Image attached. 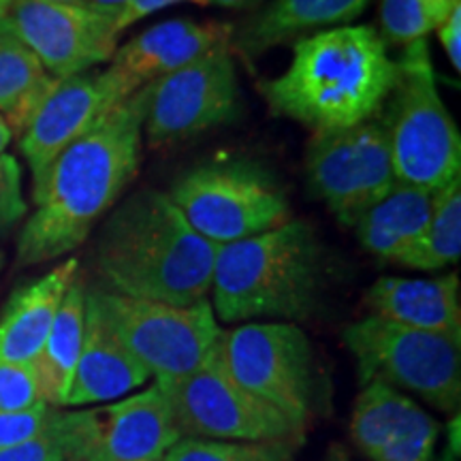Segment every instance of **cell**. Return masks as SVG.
<instances>
[{
    "label": "cell",
    "mask_w": 461,
    "mask_h": 461,
    "mask_svg": "<svg viewBox=\"0 0 461 461\" xmlns=\"http://www.w3.org/2000/svg\"><path fill=\"white\" fill-rule=\"evenodd\" d=\"M148 86L118 103L73 141L32 186L34 212L15 248L20 267L77 250L95 224L118 203L141 167Z\"/></svg>",
    "instance_id": "6da1fadb"
},
{
    "label": "cell",
    "mask_w": 461,
    "mask_h": 461,
    "mask_svg": "<svg viewBox=\"0 0 461 461\" xmlns=\"http://www.w3.org/2000/svg\"><path fill=\"white\" fill-rule=\"evenodd\" d=\"M218 246L194 230L163 190L115 205L95 246L101 288L132 299L193 305L212 291Z\"/></svg>",
    "instance_id": "7a4b0ae2"
},
{
    "label": "cell",
    "mask_w": 461,
    "mask_h": 461,
    "mask_svg": "<svg viewBox=\"0 0 461 461\" xmlns=\"http://www.w3.org/2000/svg\"><path fill=\"white\" fill-rule=\"evenodd\" d=\"M395 77L397 62L376 28L339 26L295 41L286 71L258 92L276 115L331 132L380 115Z\"/></svg>",
    "instance_id": "3957f363"
},
{
    "label": "cell",
    "mask_w": 461,
    "mask_h": 461,
    "mask_svg": "<svg viewBox=\"0 0 461 461\" xmlns=\"http://www.w3.org/2000/svg\"><path fill=\"white\" fill-rule=\"evenodd\" d=\"M327 285V258L308 221L218 246L214 314L224 322L308 321L319 310Z\"/></svg>",
    "instance_id": "277c9868"
},
{
    "label": "cell",
    "mask_w": 461,
    "mask_h": 461,
    "mask_svg": "<svg viewBox=\"0 0 461 461\" xmlns=\"http://www.w3.org/2000/svg\"><path fill=\"white\" fill-rule=\"evenodd\" d=\"M380 118L395 180L428 193L461 176V135L438 90L428 39L403 45Z\"/></svg>",
    "instance_id": "5b68a950"
},
{
    "label": "cell",
    "mask_w": 461,
    "mask_h": 461,
    "mask_svg": "<svg viewBox=\"0 0 461 461\" xmlns=\"http://www.w3.org/2000/svg\"><path fill=\"white\" fill-rule=\"evenodd\" d=\"M167 194L190 227L216 246L255 238L291 221V205L278 180L248 160L193 167Z\"/></svg>",
    "instance_id": "8992f818"
},
{
    "label": "cell",
    "mask_w": 461,
    "mask_h": 461,
    "mask_svg": "<svg viewBox=\"0 0 461 461\" xmlns=\"http://www.w3.org/2000/svg\"><path fill=\"white\" fill-rule=\"evenodd\" d=\"M221 359L230 376L299 429L319 411L321 372L314 346L295 322H244L221 336Z\"/></svg>",
    "instance_id": "52a82bcc"
},
{
    "label": "cell",
    "mask_w": 461,
    "mask_h": 461,
    "mask_svg": "<svg viewBox=\"0 0 461 461\" xmlns=\"http://www.w3.org/2000/svg\"><path fill=\"white\" fill-rule=\"evenodd\" d=\"M344 344L357 361L361 384L406 389L442 412L461 402V338L412 330L378 316L350 322Z\"/></svg>",
    "instance_id": "ba28073f"
},
{
    "label": "cell",
    "mask_w": 461,
    "mask_h": 461,
    "mask_svg": "<svg viewBox=\"0 0 461 461\" xmlns=\"http://www.w3.org/2000/svg\"><path fill=\"white\" fill-rule=\"evenodd\" d=\"M88 291L131 355L157 380L194 372L221 342L222 330L207 299L173 305L124 297L101 286Z\"/></svg>",
    "instance_id": "9c48e42d"
},
{
    "label": "cell",
    "mask_w": 461,
    "mask_h": 461,
    "mask_svg": "<svg viewBox=\"0 0 461 461\" xmlns=\"http://www.w3.org/2000/svg\"><path fill=\"white\" fill-rule=\"evenodd\" d=\"M221 346V342H218ZM182 438L235 442H302L303 429L230 376L221 350L194 372L157 380Z\"/></svg>",
    "instance_id": "30bf717a"
},
{
    "label": "cell",
    "mask_w": 461,
    "mask_h": 461,
    "mask_svg": "<svg viewBox=\"0 0 461 461\" xmlns=\"http://www.w3.org/2000/svg\"><path fill=\"white\" fill-rule=\"evenodd\" d=\"M305 176L327 210L353 229L357 218L397 182L378 115L353 129L314 132L305 149Z\"/></svg>",
    "instance_id": "8fae6325"
},
{
    "label": "cell",
    "mask_w": 461,
    "mask_h": 461,
    "mask_svg": "<svg viewBox=\"0 0 461 461\" xmlns=\"http://www.w3.org/2000/svg\"><path fill=\"white\" fill-rule=\"evenodd\" d=\"M240 82L230 45L148 84L143 141L149 148L190 140L229 122L238 112Z\"/></svg>",
    "instance_id": "7c38bea8"
},
{
    "label": "cell",
    "mask_w": 461,
    "mask_h": 461,
    "mask_svg": "<svg viewBox=\"0 0 461 461\" xmlns=\"http://www.w3.org/2000/svg\"><path fill=\"white\" fill-rule=\"evenodd\" d=\"M7 31L39 58L54 79L88 73L112 60L122 34L118 15L86 0H14Z\"/></svg>",
    "instance_id": "4fadbf2b"
},
{
    "label": "cell",
    "mask_w": 461,
    "mask_h": 461,
    "mask_svg": "<svg viewBox=\"0 0 461 461\" xmlns=\"http://www.w3.org/2000/svg\"><path fill=\"white\" fill-rule=\"evenodd\" d=\"M131 95L135 92L112 67L56 79L31 122L20 132V152L32 173V186L73 141Z\"/></svg>",
    "instance_id": "5bb4252c"
},
{
    "label": "cell",
    "mask_w": 461,
    "mask_h": 461,
    "mask_svg": "<svg viewBox=\"0 0 461 461\" xmlns=\"http://www.w3.org/2000/svg\"><path fill=\"white\" fill-rule=\"evenodd\" d=\"M233 31L235 26L227 22L173 17L118 45L109 67L137 92L165 75L180 71L212 50L230 45Z\"/></svg>",
    "instance_id": "9a60e30c"
},
{
    "label": "cell",
    "mask_w": 461,
    "mask_h": 461,
    "mask_svg": "<svg viewBox=\"0 0 461 461\" xmlns=\"http://www.w3.org/2000/svg\"><path fill=\"white\" fill-rule=\"evenodd\" d=\"M182 434L171 403L158 383L101 408V431L86 461H152L163 459Z\"/></svg>",
    "instance_id": "2e32d148"
},
{
    "label": "cell",
    "mask_w": 461,
    "mask_h": 461,
    "mask_svg": "<svg viewBox=\"0 0 461 461\" xmlns=\"http://www.w3.org/2000/svg\"><path fill=\"white\" fill-rule=\"evenodd\" d=\"M152 378L122 344L96 299L86 288L84 344L75 367L67 406H88L122 397Z\"/></svg>",
    "instance_id": "e0dca14e"
},
{
    "label": "cell",
    "mask_w": 461,
    "mask_h": 461,
    "mask_svg": "<svg viewBox=\"0 0 461 461\" xmlns=\"http://www.w3.org/2000/svg\"><path fill=\"white\" fill-rule=\"evenodd\" d=\"M370 3L372 0H272L235 28L230 51L252 60L314 32L350 26Z\"/></svg>",
    "instance_id": "ac0fdd59"
},
{
    "label": "cell",
    "mask_w": 461,
    "mask_h": 461,
    "mask_svg": "<svg viewBox=\"0 0 461 461\" xmlns=\"http://www.w3.org/2000/svg\"><path fill=\"white\" fill-rule=\"evenodd\" d=\"M366 303L372 316L383 321L461 338L459 276L455 272L440 278L383 276L370 286Z\"/></svg>",
    "instance_id": "d6986e66"
},
{
    "label": "cell",
    "mask_w": 461,
    "mask_h": 461,
    "mask_svg": "<svg viewBox=\"0 0 461 461\" xmlns=\"http://www.w3.org/2000/svg\"><path fill=\"white\" fill-rule=\"evenodd\" d=\"M77 274V258H67L41 278L17 288L0 316V361L34 363Z\"/></svg>",
    "instance_id": "ffe728a7"
},
{
    "label": "cell",
    "mask_w": 461,
    "mask_h": 461,
    "mask_svg": "<svg viewBox=\"0 0 461 461\" xmlns=\"http://www.w3.org/2000/svg\"><path fill=\"white\" fill-rule=\"evenodd\" d=\"M434 193L395 182V186L367 207L353 224L357 240L374 257L397 263L423 233L429 221Z\"/></svg>",
    "instance_id": "44dd1931"
},
{
    "label": "cell",
    "mask_w": 461,
    "mask_h": 461,
    "mask_svg": "<svg viewBox=\"0 0 461 461\" xmlns=\"http://www.w3.org/2000/svg\"><path fill=\"white\" fill-rule=\"evenodd\" d=\"M86 288L88 286H86L82 274H77V278L68 286L60 308H58L54 325H51L41 353L32 363L43 402L54 408L67 406L75 367H77L79 353H82Z\"/></svg>",
    "instance_id": "7402d4cb"
},
{
    "label": "cell",
    "mask_w": 461,
    "mask_h": 461,
    "mask_svg": "<svg viewBox=\"0 0 461 461\" xmlns=\"http://www.w3.org/2000/svg\"><path fill=\"white\" fill-rule=\"evenodd\" d=\"M429 419V414L419 408L411 397L389 387V384L372 383L363 384V391L357 397L353 417H350V438L355 447L370 457L378 448L408 434L420 423Z\"/></svg>",
    "instance_id": "603a6c76"
},
{
    "label": "cell",
    "mask_w": 461,
    "mask_h": 461,
    "mask_svg": "<svg viewBox=\"0 0 461 461\" xmlns=\"http://www.w3.org/2000/svg\"><path fill=\"white\" fill-rule=\"evenodd\" d=\"M56 79L39 58L11 34L0 37V115L14 132H22Z\"/></svg>",
    "instance_id": "cb8c5ba5"
},
{
    "label": "cell",
    "mask_w": 461,
    "mask_h": 461,
    "mask_svg": "<svg viewBox=\"0 0 461 461\" xmlns=\"http://www.w3.org/2000/svg\"><path fill=\"white\" fill-rule=\"evenodd\" d=\"M461 257V176L436 190L429 221L397 265L419 272H440Z\"/></svg>",
    "instance_id": "d4e9b609"
},
{
    "label": "cell",
    "mask_w": 461,
    "mask_h": 461,
    "mask_svg": "<svg viewBox=\"0 0 461 461\" xmlns=\"http://www.w3.org/2000/svg\"><path fill=\"white\" fill-rule=\"evenodd\" d=\"M101 431V411H58L41 434L0 448V461H86Z\"/></svg>",
    "instance_id": "484cf974"
},
{
    "label": "cell",
    "mask_w": 461,
    "mask_h": 461,
    "mask_svg": "<svg viewBox=\"0 0 461 461\" xmlns=\"http://www.w3.org/2000/svg\"><path fill=\"white\" fill-rule=\"evenodd\" d=\"M461 0H380V34L387 43L408 45L428 39Z\"/></svg>",
    "instance_id": "4316f807"
},
{
    "label": "cell",
    "mask_w": 461,
    "mask_h": 461,
    "mask_svg": "<svg viewBox=\"0 0 461 461\" xmlns=\"http://www.w3.org/2000/svg\"><path fill=\"white\" fill-rule=\"evenodd\" d=\"M297 442H235L180 438L165 461H291Z\"/></svg>",
    "instance_id": "83f0119b"
},
{
    "label": "cell",
    "mask_w": 461,
    "mask_h": 461,
    "mask_svg": "<svg viewBox=\"0 0 461 461\" xmlns=\"http://www.w3.org/2000/svg\"><path fill=\"white\" fill-rule=\"evenodd\" d=\"M41 402L32 363L0 361V411H26Z\"/></svg>",
    "instance_id": "f1b7e54d"
},
{
    "label": "cell",
    "mask_w": 461,
    "mask_h": 461,
    "mask_svg": "<svg viewBox=\"0 0 461 461\" xmlns=\"http://www.w3.org/2000/svg\"><path fill=\"white\" fill-rule=\"evenodd\" d=\"M28 214L22 167L11 154H0V238L11 233Z\"/></svg>",
    "instance_id": "f546056e"
},
{
    "label": "cell",
    "mask_w": 461,
    "mask_h": 461,
    "mask_svg": "<svg viewBox=\"0 0 461 461\" xmlns=\"http://www.w3.org/2000/svg\"><path fill=\"white\" fill-rule=\"evenodd\" d=\"M58 408L50 403H37L26 411H0V448L26 442L41 434L51 425Z\"/></svg>",
    "instance_id": "4dcf8cb0"
},
{
    "label": "cell",
    "mask_w": 461,
    "mask_h": 461,
    "mask_svg": "<svg viewBox=\"0 0 461 461\" xmlns=\"http://www.w3.org/2000/svg\"><path fill=\"white\" fill-rule=\"evenodd\" d=\"M438 428L436 419H428L425 423H420L419 428H414L408 434L397 438V440L389 442L383 448H378L376 453H372V461H431L434 455V447L438 440Z\"/></svg>",
    "instance_id": "1f68e13d"
},
{
    "label": "cell",
    "mask_w": 461,
    "mask_h": 461,
    "mask_svg": "<svg viewBox=\"0 0 461 461\" xmlns=\"http://www.w3.org/2000/svg\"><path fill=\"white\" fill-rule=\"evenodd\" d=\"M180 3H193V5H201V7H205V0H131V3L118 14V31L124 32L126 28L135 26L137 22L146 20L148 15Z\"/></svg>",
    "instance_id": "d6a6232c"
},
{
    "label": "cell",
    "mask_w": 461,
    "mask_h": 461,
    "mask_svg": "<svg viewBox=\"0 0 461 461\" xmlns=\"http://www.w3.org/2000/svg\"><path fill=\"white\" fill-rule=\"evenodd\" d=\"M438 41L448 58V62L455 67V71H461V5L451 11V15L436 28Z\"/></svg>",
    "instance_id": "836d02e7"
},
{
    "label": "cell",
    "mask_w": 461,
    "mask_h": 461,
    "mask_svg": "<svg viewBox=\"0 0 461 461\" xmlns=\"http://www.w3.org/2000/svg\"><path fill=\"white\" fill-rule=\"evenodd\" d=\"M86 3L95 5V7H101V9H105V11H112V14L118 15L120 11H122L126 5L131 3V0H86Z\"/></svg>",
    "instance_id": "e575fe53"
},
{
    "label": "cell",
    "mask_w": 461,
    "mask_h": 461,
    "mask_svg": "<svg viewBox=\"0 0 461 461\" xmlns=\"http://www.w3.org/2000/svg\"><path fill=\"white\" fill-rule=\"evenodd\" d=\"M252 3H257V0H205V7L214 5V7H222V9H244V7H250Z\"/></svg>",
    "instance_id": "d590c367"
},
{
    "label": "cell",
    "mask_w": 461,
    "mask_h": 461,
    "mask_svg": "<svg viewBox=\"0 0 461 461\" xmlns=\"http://www.w3.org/2000/svg\"><path fill=\"white\" fill-rule=\"evenodd\" d=\"M11 140H14V131H11V126L7 124V120L0 115V154H5V149L9 148Z\"/></svg>",
    "instance_id": "8d00e7d4"
},
{
    "label": "cell",
    "mask_w": 461,
    "mask_h": 461,
    "mask_svg": "<svg viewBox=\"0 0 461 461\" xmlns=\"http://www.w3.org/2000/svg\"><path fill=\"white\" fill-rule=\"evenodd\" d=\"M14 0H0V37L3 34H9L7 31V14H9V7Z\"/></svg>",
    "instance_id": "74e56055"
},
{
    "label": "cell",
    "mask_w": 461,
    "mask_h": 461,
    "mask_svg": "<svg viewBox=\"0 0 461 461\" xmlns=\"http://www.w3.org/2000/svg\"><path fill=\"white\" fill-rule=\"evenodd\" d=\"M327 461H348V459H346L344 455L339 453V451H333V453L330 455V457H327Z\"/></svg>",
    "instance_id": "f35d334b"
},
{
    "label": "cell",
    "mask_w": 461,
    "mask_h": 461,
    "mask_svg": "<svg viewBox=\"0 0 461 461\" xmlns=\"http://www.w3.org/2000/svg\"><path fill=\"white\" fill-rule=\"evenodd\" d=\"M56 3H79V0H56Z\"/></svg>",
    "instance_id": "ab89813d"
},
{
    "label": "cell",
    "mask_w": 461,
    "mask_h": 461,
    "mask_svg": "<svg viewBox=\"0 0 461 461\" xmlns=\"http://www.w3.org/2000/svg\"><path fill=\"white\" fill-rule=\"evenodd\" d=\"M0 267H3V255H0Z\"/></svg>",
    "instance_id": "60d3db41"
},
{
    "label": "cell",
    "mask_w": 461,
    "mask_h": 461,
    "mask_svg": "<svg viewBox=\"0 0 461 461\" xmlns=\"http://www.w3.org/2000/svg\"><path fill=\"white\" fill-rule=\"evenodd\" d=\"M152 461H165V457L163 459H152Z\"/></svg>",
    "instance_id": "b9f144b4"
}]
</instances>
